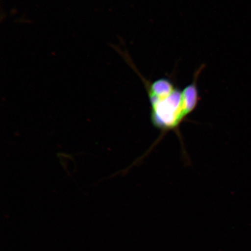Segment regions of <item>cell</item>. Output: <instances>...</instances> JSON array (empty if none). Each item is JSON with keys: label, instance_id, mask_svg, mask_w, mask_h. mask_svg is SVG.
Masks as SVG:
<instances>
[{"label": "cell", "instance_id": "6da1fadb", "mask_svg": "<svg viewBox=\"0 0 251 251\" xmlns=\"http://www.w3.org/2000/svg\"><path fill=\"white\" fill-rule=\"evenodd\" d=\"M151 104V122L162 135L178 128L188 117L184 111L182 90L177 87L168 95L149 97Z\"/></svg>", "mask_w": 251, "mask_h": 251}]
</instances>
